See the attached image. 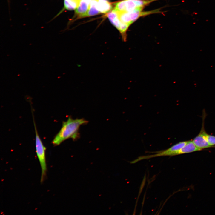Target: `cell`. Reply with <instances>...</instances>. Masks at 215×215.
<instances>
[{
	"label": "cell",
	"mask_w": 215,
	"mask_h": 215,
	"mask_svg": "<svg viewBox=\"0 0 215 215\" xmlns=\"http://www.w3.org/2000/svg\"><path fill=\"white\" fill-rule=\"evenodd\" d=\"M88 122L83 118L73 119L69 117L66 121L63 122L60 130L53 140V144L55 146L58 145L70 138L74 140H76L79 136L80 127Z\"/></svg>",
	"instance_id": "1"
},
{
	"label": "cell",
	"mask_w": 215,
	"mask_h": 215,
	"mask_svg": "<svg viewBox=\"0 0 215 215\" xmlns=\"http://www.w3.org/2000/svg\"><path fill=\"white\" fill-rule=\"evenodd\" d=\"M157 0H122L115 4L114 9L118 13L143 10L145 6Z\"/></svg>",
	"instance_id": "2"
},
{
	"label": "cell",
	"mask_w": 215,
	"mask_h": 215,
	"mask_svg": "<svg viewBox=\"0 0 215 215\" xmlns=\"http://www.w3.org/2000/svg\"><path fill=\"white\" fill-rule=\"evenodd\" d=\"M35 133V147L37 156L41 166V181L45 179L47 170L46 159V148L44 145L38 133L35 122L34 121Z\"/></svg>",
	"instance_id": "3"
},
{
	"label": "cell",
	"mask_w": 215,
	"mask_h": 215,
	"mask_svg": "<svg viewBox=\"0 0 215 215\" xmlns=\"http://www.w3.org/2000/svg\"><path fill=\"white\" fill-rule=\"evenodd\" d=\"M187 141L180 142L167 149L158 152L155 154L139 156L136 159L130 162V163L132 164L135 163L140 160L145 159H148L156 157L172 156L177 155L178 151L185 145Z\"/></svg>",
	"instance_id": "4"
},
{
	"label": "cell",
	"mask_w": 215,
	"mask_h": 215,
	"mask_svg": "<svg viewBox=\"0 0 215 215\" xmlns=\"http://www.w3.org/2000/svg\"><path fill=\"white\" fill-rule=\"evenodd\" d=\"M159 10L157 9L148 11L136 10L129 12H117L121 21L130 26L140 17L150 14L161 13Z\"/></svg>",
	"instance_id": "5"
},
{
	"label": "cell",
	"mask_w": 215,
	"mask_h": 215,
	"mask_svg": "<svg viewBox=\"0 0 215 215\" xmlns=\"http://www.w3.org/2000/svg\"><path fill=\"white\" fill-rule=\"evenodd\" d=\"M206 113L203 110L202 115V123L201 130L199 133L193 140V141L196 147L201 150L202 149L212 147L215 146L210 145L207 138L206 133L204 126L205 120L206 116Z\"/></svg>",
	"instance_id": "6"
},
{
	"label": "cell",
	"mask_w": 215,
	"mask_h": 215,
	"mask_svg": "<svg viewBox=\"0 0 215 215\" xmlns=\"http://www.w3.org/2000/svg\"><path fill=\"white\" fill-rule=\"evenodd\" d=\"M107 17L111 23L119 32L122 41L126 42L127 39V32L130 26L121 21L118 13L114 9L108 13Z\"/></svg>",
	"instance_id": "7"
},
{
	"label": "cell",
	"mask_w": 215,
	"mask_h": 215,
	"mask_svg": "<svg viewBox=\"0 0 215 215\" xmlns=\"http://www.w3.org/2000/svg\"><path fill=\"white\" fill-rule=\"evenodd\" d=\"M90 4L83 0H80L79 5L75 9V12L79 17H86Z\"/></svg>",
	"instance_id": "8"
},
{
	"label": "cell",
	"mask_w": 215,
	"mask_h": 215,
	"mask_svg": "<svg viewBox=\"0 0 215 215\" xmlns=\"http://www.w3.org/2000/svg\"><path fill=\"white\" fill-rule=\"evenodd\" d=\"M201 150L195 145L192 140H188L185 145L178 151L177 155Z\"/></svg>",
	"instance_id": "9"
},
{
	"label": "cell",
	"mask_w": 215,
	"mask_h": 215,
	"mask_svg": "<svg viewBox=\"0 0 215 215\" xmlns=\"http://www.w3.org/2000/svg\"><path fill=\"white\" fill-rule=\"evenodd\" d=\"M97 6L100 13H106L112 9V6L108 0H96Z\"/></svg>",
	"instance_id": "10"
},
{
	"label": "cell",
	"mask_w": 215,
	"mask_h": 215,
	"mask_svg": "<svg viewBox=\"0 0 215 215\" xmlns=\"http://www.w3.org/2000/svg\"><path fill=\"white\" fill-rule=\"evenodd\" d=\"M100 13L97 6L96 0L92 1L90 4L88 10L86 17L98 14Z\"/></svg>",
	"instance_id": "11"
},
{
	"label": "cell",
	"mask_w": 215,
	"mask_h": 215,
	"mask_svg": "<svg viewBox=\"0 0 215 215\" xmlns=\"http://www.w3.org/2000/svg\"><path fill=\"white\" fill-rule=\"evenodd\" d=\"M80 0H64V8L69 10H75L79 5Z\"/></svg>",
	"instance_id": "12"
},
{
	"label": "cell",
	"mask_w": 215,
	"mask_h": 215,
	"mask_svg": "<svg viewBox=\"0 0 215 215\" xmlns=\"http://www.w3.org/2000/svg\"><path fill=\"white\" fill-rule=\"evenodd\" d=\"M207 140L209 144L212 146L215 145V136L207 133Z\"/></svg>",
	"instance_id": "13"
},
{
	"label": "cell",
	"mask_w": 215,
	"mask_h": 215,
	"mask_svg": "<svg viewBox=\"0 0 215 215\" xmlns=\"http://www.w3.org/2000/svg\"><path fill=\"white\" fill-rule=\"evenodd\" d=\"M84 0V1H86L87 2H88V3H89L90 4V2H91L93 0Z\"/></svg>",
	"instance_id": "14"
}]
</instances>
